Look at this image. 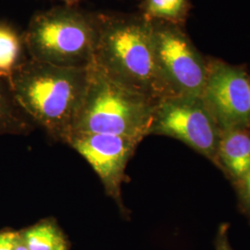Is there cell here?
Masks as SVG:
<instances>
[{
    "label": "cell",
    "instance_id": "cell-1",
    "mask_svg": "<svg viewBox=\"0 0 250 250\" xmlns=\"http://www.w3.org/2000/svg\"><path fill=\"white\" fill-rule=\"evenodd\" d=\"M94 62L113 80L155 103L174 97L155 54L151 21L141 14L98 13Z\"/></svg>",
    "mask_w": 250,
    "mask_h": 250
},
{
    "label": "cell",
    "instance_id": "cell-2",
    "mask_svg": "<svg viewBox=\"0 0 250 250\" xmlns=\"http://www.w3.org/2000/svg\"><path fill=\"white\" fill-rule=\"evenodd\" d=\"M88 82V67L57 66L28 59L7 81L21 110L47 134L68 144Z\"/></svg>",
    "mask_w": 250,
    "mask_h": 250
},
{
    "label": "cell",
    "instance_id": "cell-3",
    "mask_svg": "<svg viewBox=\"0 0 250 250\" xmlns=\"http://www.w3.org/2000/svg\"><path fill=\"white\" fill-rule=\"evenodd\" d=\"M156 105L151 99L113 80L92 62L72 136L115 134L144 139L149 135Z\"/></svg>",
    "mask_w": 250,
    "mask_h": 250
},
{
    "label": "cell",
    "instance_id": "cell-4",
    "mask_svg": "<svg viewBox=\"0 0 250 250\" xmlns=\"http://www.w3.org/2000/svg\"><path fill=\"white\" fill-rule=\"evenodd\" d=\"M23 34L30 59L86 68L94 61L99 17L77 7L59 6L36 13Z\"/></svg>",
    "mask_w": 250,
    "mask_h": 250
},
{
    "label": "cell",
    "instance_id": "cell-5",
    "mask_svg": "<svg viewBox=\"0 0 250 250\" xmlns=\"http://www.w3.org/2000/svg\"><path fill=\"white\" fill-rule=\"evenodd\" d=\"M150 134L180 140L218 166L221 130L201 98L174 96L158 102Z\"/></svg>",
    "mask_w": 250,
    "mask_h": 250
},
{
    "label": "cell",
    "instance_id": "cell-6",
    "mask_svg": "<svg viewBox=\"0 0 250 250\" xmlns=\"http://www.w3.org/2000/svg\"><path fill=\"white\" fill-rule=\"evenodd\" d=\"M151 21L152 38L161 72L175 96L201 98L208 62L192 44L182 25Z\"/></svg>",
    "mask_w": 250,
    "mask_h": 250
},
{
    "label": "cell",
    "instance_id": "cell-7",
    "mask_svg": "<svg viewBox=\"0 0 250 250\" xmlns=\"http://www.w3.org/2000/svg\"><path fill=\"white\" fill-rule=\"evenodd\" d=\"M201 99L221 131L250 127V79L244 68L208 61Z\"/></svg>",
    "mask_w": 250,
    "mask_h": 250
},
{
    "label": "cell",
    "instance_id": "cell-8",
    "mask_svg": "<svg viewBox=\"0 0 250 250\" xmlns=\"http://www.w3.org/2000/svg\"><path fill=\"white\" fill-rule=\"evenodd\" d=\"M142 140L140 137L115 134H77L68 144L89 163L107 195L124 208L122 186L125 168Z\"/></svg>",
    "mask_w": 250,
    "mask_h": 250
},
{
    "label": "cell",
    "instance_id": "cell-9",
    "mask_svg": "<svg viewBox=\"0 0 250 250\" xmlns=\"http://www.w3.org/2000/svg\"><path fill=\"white\" fill-rule=\"evenodd\" d=\"M218 167L234 184L250 170V127L221 131Z\"/></svg>",
    "mask_w": 250,
    "mask_h": 250
},
{
    "label": "cell",
    "instance_id": "cell-10",
    "mask_svg": "<svg viewBox=\"0 0 250 250\" xmlns=\"http://www.w3.org/2000/svg\"><path fill=\"white\" fill-rule=\"evenodd\" d=\"M24 34L6 22H0V79L8 81L21 64L28 60Z\"/></svg>",
    "mask_w": 250,
    "mask_h": 250
},
{
    "label": "cell",
    "instance_id": "cell-11",
    "mask_svg": "<svg viewBox=\"0 0 250 250\" xmlns=\"http://www.w3.org/2000/svg\"><path fill=\"white\" fill-rule=\"evenodd\" d=\"M141 15L148 21H161L182 25L190 9L189 0H144Z\"/></svg>",
    "mask_w": 250,
    "mask_h": 250
},
{
    "label": "cell",
    "instance_id": "cell-12",
    "mask_svg": "<svg viewBox=\"0 0 250 250\" xmlns=\"http://www.w3.org/2000/svg\"><path fill=\"white\" fill-rule=\"evenodd\" d=\"M29 250H66L62 232L48 221L21 232Z\"/></svg>",
    "mask_w": 250,
    "mask_h": 250
},
{
    "label": "cell",
    "instance_id": "cell-13",
    "mask_svg": "<svg viewBox=\"0 0 250 250\" xmlns=\"http://www.w3.org/2000/svg\"><path fill=\"white\" fill-rule=\"evenodd\" d=\"M0 79V134H19L26 132L28 125L9 91Z\"/></svg>",
    "mask_w": 250,
    "mask_h": 250
},
{
    "label": "cell",
    "instance_id": "cell-14",
    "mask_svg": "<svg viewBox=\"0 0 250 250\" xmlns=\"http://www.w3.org/2000/svg\"><path fill=\"white\" fill-rule=\"evenodd\" d=\"M242 210L250 221V170L243 178L234 184Z\"/></svg>",
    "mask_w": 250,
    "mask_h": 250
},
{
    "label": "cell",
    "instance_id": "cell-15",
    "mask_svg": "<svg viewBox=\"0 0 250 250\" xmlns=\"http://www.w3.org/2000/svg\"><path fill=\"white\" fill-rule=\"evenodd\" d=\"M229 224H222L219 226L214 240L215 250H233L229 242Z\"/></svg>",
    "mask_w": 250,
    "mask_h": 250
},
{
    "label": "cell",
    "instance_id": "cell-16",
    "mask_svg": "<svg viewBox=\"0 0 250 250\" xmlns=\"http://www.w3.org/2000/svg\"><path fill=\"white\" fill-rule=\"evenodd\" d=\"M19 232H0V250H14Z\"/></svg>",
    "mask_w": 250,
    "mask_h": 250
},
{
    "label": "cell",
    "instance_id": "cell-17",
    "mask_svg": "<svg viewBox=\"0 0 250 250\" xmlns=\"http://www.w3.org/2000/svg\"><path fill=\"white\" fill-rule=\"evenodd\" d=\"M14 250H29L28 248H27L26 244L23 241V238H22L21 232H19Z\"/></svg>",
    "mask_w": 250,
    "mask_h": 250
},
{
    "label": "cell",
    "instance_id": "cell-18",
    "mask_svg": "<svg viewBox=\"0 0 250 250\" xmlns=\"http://www.w3.org/2000/svg\"><path fill=\"white\" fill-rule=\"evenodd\" d=\"M64 2V5H67V6H72V7H76L81 0H61Z\"/></svg>",
    "mask_w": 250,
    "mask_h": 250
},
{
    "label": "cell",
    "instance_id": "cell-19",
    "mask_svg": "<svg viewBox=\"0 0 250 250\" xmlns=\"http://www.w3.org/2000/svg\"></svg>",
    "mask_w": 250,
    "mask_h": 250
}]
</instances>
